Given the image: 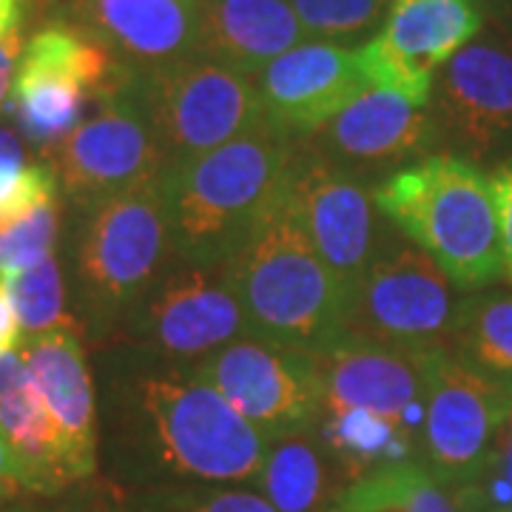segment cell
Listing matches in <instances>:
<instances>
[{"label": "cell", "mask_w": 512, "mask_h": 512, "mask_svg": "<svg viewBox=\"0 0 512 512\" xmlns=\"http://www.w3.org/2000/svg\"><path fill=\"white\" fill-rule=\"evenodd\" d=\"M114 444L131 478L154 487L254 481L268 439L188 367L151 362L109 396Z\"/></svg>", "instance_id": "cell-1"}, {"label": "cell", "mask_w": 512, "mask_h": 512, "mask_svg": "<svg viewBox=\"0 0 512 512\" xmlns=\"http://www.w3.org/2000/svg\"><path fill=\"white\" fill-rule=\"evenodd\" d=\"M296 151L271 123L163 174L165 220L180 262L222 265L248 245L282 194Z\"/></svg>", "instance_id": "cell-2"}, {"label": "cell", "mask_w": 512, "mask_h": 512, "mask_svg": "<svg viewBox=\"0 0 512 512\" xmlns=\"http://www.w3.org/2000/svg\"><path fill=\"white\" fill-rule=\"evenodd\" d=\"M373 200L458 288L476 291L504 276L495 191L476 163L427 154L373 185Z\"/></svg>", "instance_id": "cell-3"}, {"label": "cell", "mask_w": 512, "mask_h": 512, "mask_svg": "<svg viewBox=\"0 0 512 512\" xmlns=\"http://www.w3.org/2000/svg\"><path fill=\"white\" fill-rule=\"evenodd\" d=\"M228 274L254 336L319 353L345 336L348 291L330 274L282 194Z\"/></svg>", "instance_id": "cell-4"}, {"label": "cell", "mask_w": 512, "mask_h": 512, "mask_svg": "<svg viewBox=\"0 0 512 512\" xmlns=\"http://www.w3.org/2000/svg\"><path fill=\"white\" fill-rule=\"evenodd\" d=\"M174 262L163 177L131 185L86 208L74 245V276L97 325L128 316Z\"/></svg>", "instance_id": "cell-5"}, {"label": "cell", "mask_w": 512, "mask_h": 512, "mask_svg": "<svg viewBox=\"0 0 512 512\" xmlns=\"http://www.w3.org/2000/svg\"><path fill=\"white\" fill-rule=\"evenodd\" d=\"M137 97L168 165L265 126L254 77L202 55L137 72Z\"/></svg>", "instance_id": "cell-6"}, {"label": "cell", "mask_w": 512, "mask_h": 512, "mask_svg": "<svg viewBox=\"0 0 512 512\" xmlns=\"http://www.w3.org/2000/svg\"><path fill=\"white\" fill-rule=\"evenodd\" d=\"M131 74L89 29L55 23L23 46L6 111L26 140L49 148L83 123L92 100L117 92Z\"/></svg>", "instance_id": "cell-7"}, {"label": "cell", "mask_w": 512, "mask_h": 512, "mask_svg": "<svg viewBox=\"0 0 512 512\" xmlns=\"http://www.w3.org/2000/svg\"><path fill=\"white\" fill-rule=\"evenodd\" d=\"M458 302L453 279L430 256L393 239L350 293L345 336L384 348H447Z\"/></svg>", "instance_id": "cell-8"}, {"label": "cell", "mask_w": 512, "mask_h": 512, "mask_svg": "<svg viewBox=\"0 0 512 512\" xmlns=\"http://www.w3.org/2000/svg\"><path fill=\"white\" fill-rule=\"evenodd\" d=\"M510 413L507 387L481 376L447 348L430 350L419 461L447 490L473 487Z\"/></svg>", "instance_id": "cell-9"}, {"label": "cell", "mask_w": 512, "mask_h": 512, "mask_svg": "<svg viewBox=\"0 0 512 512\" xmlns=\"http://www.w3.org/2000/svg\"><path fill=\"white\" fill-rule=\"evenodd\" d=\"M128 322L151 362L168 367L200 365L225 345L254 336L228 262L188 265L177 259L128 313Z\"/></svg>", "instance_id": "cell-10"}, {"label": "cell", "mask_w": 512, "mask_h": 512, "mask_svg": "<svg viewBox=\"0 0 512 512\" xmlns=\"http://www.w3.org/2000/svg\"><path fill=\"white\" fill-rule=\"evenodd\" d=\"M285 202L350 299L370 265L393 242L373 200V185L296 140L285 174Z\"/></svg>", "instance_id": "cell-11"}, {"label": "cell", "mask_w": 512, "mask_h": 512, "mask_svg": "<svg viewBox=\"0 0 512 512\" xmlns=\"http://www.w3.org/2000/svg\"><path fill=\"white\" fill-rule=\"evenodd\" d=\"M43 151L60 188L83 208L163 177L168 168L137 97V72L117 92L106 94L89 120Z\"/></svg>", "instance_id": "cell-12"}, {"label": "cell", "mask_w": 512, "mask_h": 512, "mask_svg": "<svg viewBox=\"0 0 512 512\" xmlns=\"http://www.w3.org/2000/svg\"><path fill=\"white\" fill-rule=\"evenodd\" d=\"M268 441L313 430L322 413L313 353L262 336H242L188 367Z\"/></svg>", "instance_id": "cell-13"}, {"label": "cell", "mask_w": 512, "mask_h": 512, "mask_svg": "<svg viewBox=\"0 0 512 512\" xmlns=\"http://www.w3.org/2000/svg\"><path fill=\"white\" fill-rule=\"evenodd\" d=\"M487 26L478 0H390L387 18L362 52L370 89H387L430 106L433 80Z\"/></svg>", "instance_id": "cell-14"}, {"label": "cell", "mask_w": 512, "mask_h": 512, "mask_svg": "<svg viewBox=\"0 0 512 512\" xmlns=\"http://www.w3.org/2000/svg\"><path fill=\"white\" fill-rule=\"evenodd\" d=\"M430 106L458 157L473 163L510 151L512 37L495 20L436 72Z\"/></svg>", "instance_id": "cell-15"}, {"label": "cell", "mask_w": 512, "mask_h": 512, "mask_svg": "<svg viewBox=\"0 0 512 512\" xmlns=\"http://www.w3.org/2000/svg\"><path fill=\"white\" fill-rule=\"evenodd\" d=\"M427 353L430 350L384 348L342 336L339 342L313 353L322 413L365 410L421 447Z\"/></svg>", "instance_id": "cell-16"}, {"label": "cell", "mask_w": 512, "mask_h": 512, "mask_svg": "<svg viewBox=\"0 0 512 512\" xmlns=\"http://www.w3.org/2000/svg\"><path fill=\"white\" fill-rule=\"evenodd\" d=\"M441 143L433 106H419L387 89H365L302 146L356 177H387L427 157Z\"/></svg>", "instance_id": "cell-17"}, {"label": "cell", "mask_w": 512, "mask_h": 512, "mask_svg": "<svg viewBox=\"0 0 512 512\" xmlns=\"http://www.w3.org/2000/svg\"><path fill=\"white\" fill-rule=\"evenodd\" d=\"M265 123L302 140L370 89L362 52L305 40L254 77Z\"/></svg>", "instance_id": "cell-18"}, {"label": "cell", "mask_w": 512, "mask_h": 512, "mask_svg": "<svg viewBox=\"0 0 512 512\" xmlns=\"http://www.w3.org/2000/svg\"><path fill=\"white\" fill-rule=\"evenodd\" d=\"M20 356L35 379L37 393L55 421L57 439L72 481H86L97 470V399L77 325L26 336Z\"/></svg>", "instance_id": "cell-19"}, {"label": "cell", "mask_w": 512, "mask_h": 512, "mask_svg": "<svg viewBox=\"0 0 512 512\" xmlns=\"http://www.w3.org/2000/svg\"><path fill=\"white\" fill-rule=\"evenodd\" d=\"M80 12L134 72L197 55V0H80Z\"/></svg>", "instance_id": "cell-20"}, {"label": "cell", "mask_w": 512, "mask_h": 512, "mask_svg": "<svg viewBox=\"0 0 512 512\" xmlns=\"http://www.w3.org/2000/svg\"><path fill=\"white\" fill-rule=\"evenodd\" d=\"M305 40L291 0H197V55L242 74L256 77Z\"/></svg>", "instance_id": "cell-21"}, {"label": "cell", "mask_w": 512, "mask_h": 512, "mask_svg": "<svg viewBox=\"0 0 512 512\" xmlns=\"http://www.w3.org/2000/svg\"><path fill=\"white\" fill-rule=\"evenodd\" d=\"M0 430L12 453L15 478L32 493H60L74 481L57 439L55 421L37 393L20 353L0 356Z\"/></svg>", "instance_id": "cell-22"}, {"label": "cell", "mask_w": 512, "mask_h": 512, "mask_svg": "<svg viewBox=\"0 0 512 512\" xmlns=\"http://www.w3.org/2000/svg\"><path fill=\"white\" fill-rule=\"evenodd\" d=\"M251 484L276 512H333L353 481L316 430H302L268 441L265 461Z\"/></svg>", "instance_id": "cell-23"}, {"label": "cell", "mask_w": 512, "mask_h": 512, "mask_svg": "<svg viewBox=\"0 0 512 512\" xmlns=\"http://www.w3.org/2000/svg\"><path fill=\"white\" fill-rule=\"evenodd\" d=\"M447 350L512 393V293L464 296Z\"/></svg>", "instance_id": "cell-24"}, {"label": "cell", "mask_w": 512, "mask_h": 512, "mask_svg": "<svg viewBox=\"0 0 512 512\" xmlns=\"http://www.w3.org/2000/svg\"><path fill=\"white\" fill-rule=\"evenodd\" d=\"M333 512H461L421 461H402L353 481Z\"/></svg>", "instance_id": "cell-25"}, {"label": "cell", "mask_w": 512, "mask_h": 512, "mask_svg": "<svg viewBox=\"0 0 512 512\" xmlns=\"http://www.w3.org/2000/svg\"><path fill=\"white\" fill-rule=\"evenodd\" d=\"M0 282L9 293V302L18 313L20 328L26 336L74 325L66 313V291L55 254L32 268L0 274Z\"/></svg>", "instance_id": "cell-26"}, {"label": "cell", "mask_w": 512, "mask_h": 512, "mask_svg": "<svg viewBox=\"0 0 512 512\" xmlns=\"http://www.w3.org/2000/svg\"><path fill=\"white\" fill-rule=\"evenodd\" d=\"M308 40L350 43L382 26L390 0H291Z\"/></svg>", "instance_id": "cell-27"}, {"label": "cell", "mask_w": 512, "mask_h": 512, "mask_svg": "<svg viewBox=\"0 0 512 512\" xmlns=\"http://www.w3.org/2000/svg\"><path fill=\"white\" fill-rule=\"evenodd\" d=\"M134 512H276L265 495L225 484L154 487L137 495Z\"/></svg>", "instance_id": "cell-28"}, {"label": "cell", "mask_w": 512, "mask_h": 512, "mask_svg": "<svg viewBox=\"0 0 512 512\" xmlns=\"http://www.w3.org/2000/svg\"><path fill=\"white\" fill-rule=\"evenodd\" d=\"M60 205H43L35 214L0 228V274L32 268L55 254Z\"/></svg>", "instance_id": "cell-29"}, {"label": "cell", "mask_w": 512, "mask_h": 512, "mask_svg": "<svg viewBox=\"0 0 512 512\" xmlns=\"http://www.w3.org/2000/svg\"><path fill=\"white\" fill-rule=\"evenodd\" d=\"M458 507H476L484 512H501L512 507V413L504 421L493 456L473 487L456 493Z\"/></svg>", "instance_id": "cell-30"}, {"label": "cell", "mask_w": 512, "mask_h": 512, "mask_svg": "<svg viewBox=\"0 0 512 512\" xmlns=\"http://www.w3.org/2000/svg\"><path fill=\"white\" fill-rule=\"evenodd\" d=\"M57 191H60V183H57V174L52 165H26L23 174L18 177V183L0 197V228L35 214L37 208H43V205L57 202Z\"/></svg>", "instance_id": "cell-31"}, {"label": "cell", "mask_w": 512, "mask_h": 512, "mask_svg": "<svg viewBox=\"0 0 512 512\" xmlns=\"http://www.w3.org/2000/svg\"><path fill=\"white\" fill-rule=\"evenodd\" d=\"M498 205V231H501V268L512 285V160L501 163L490 174Z\"/></svg>", "instance_id": "cell-32"}, {"label": "cell", "mask_w": 512, "mask_h": 512, "mask_svg": "<svg viewBox=\"0 0 512 512\" xmlns=\"http://www.w3.org/2000/svg\"><path fill=\"white\" fill-rule=\"evenodd\" d=\"M23 35L18 29H12L9 35L0 37V109L6 106L9 92H12V83H15V72H18L20 55H23Z\"/></svg>", "instance_id": "cell-33"}, {"label": "cell", "mask_w": 512, "mask_h": 512, "mask_svg": "<svg viewBox=\"0 0 512 512\" xmlns=\"http://www.w3.org/2000/svg\"><path fill=\"white\" fill-rule=\"evenodd\" d=\"M23 168L26 165H23V146H20V140L9 128H0V197L18 183Z\"/></svg>", "instance_id": "cell-34"}, {"label": "cell", "mask_w": 512, "mask_h": 512, "mask_svg": "<svg viewBox=\"0 0 512 512\" xmlns=\"http://www.w3.org/2000/svg\"><path fill=\"white\" fill-rule=\"evenodd\" d=\"M23 339H26V333L20 328L18 313L12 308L9 293H6L3 282H0V356L15 353L23 345Z\"/></svg>", "instance_id": "cell-35"}, {"label": "cell", "mask_w": 512, "mask_h": 512, "mask_svg": "<svg viewBox=\"0 0 512 512\" xmlns=\"http://www.w3.org/2000/svg\"><path fill=\"white\" fill-rule=\"evenodd\" d=\"M18 478H15V467H12V453H9V444L3 439V430H0V501L6 495H12L18 490Z\"/></svg>", "instance_id": "cell-36"}, {"label": "cell", "mask_w": 512, "mask_h": 512, "mask_svg": "<svg viewBox=\"0 0 512 512\" xmlns=\"http://www.w3.org/2000/svg\"><path fill=\"white\" fill-rule=\"evenodd\" d=\"M23 18V0H0V37L18 29Z\"/></svg>", "instance_id": "cell-37"}, {"label": "cell", "mask_w": 512, "mask_h": 512, "mask_svg": "<svg viewBox=\"0 0 512 512\" xmlns=\"http://www.w3.org/2000/svg\"><path fill=\"white\" fill-rule=\"evenodd\" d=\"M495 15L493 20L512 37V0H493Z\"/></svg>", "instance_id": "cell-38"}, {"label": "cell", "mask_w": 512, "mask_h": 512, "mask_svg": "<svg viewBox=\"0 0 512 512\" xmlns=\"http://www.w3.org/2000/svg\"><path fill=\"white\" fill-rule=\"evenodd\" d=\"M501 512H512V507H510V510H501Z\"/></svg>", "instance_id": "cell-39"}]
</instances>
